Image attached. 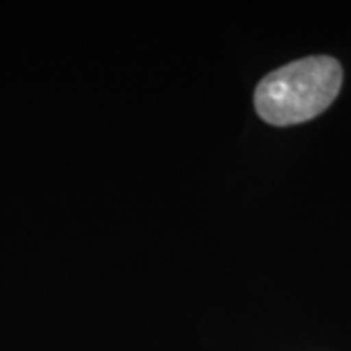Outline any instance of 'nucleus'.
<instances>
[{"mask_svg": "<svg viewBox=\"0 0 351 351\" xmlns=\"http://www.w3.org/2000/svg\"><path fill=\"white\" fill-rule=\"evenodd\" d=\"M343 73L332 57H306L263 78L254 104L263 121L277 127L308 121L336 100Z\"/></svg>", "mask_w": 351, "mask_h": 351, "instance_id": "obj_1", "label": "nucleus"}]
</instances>
